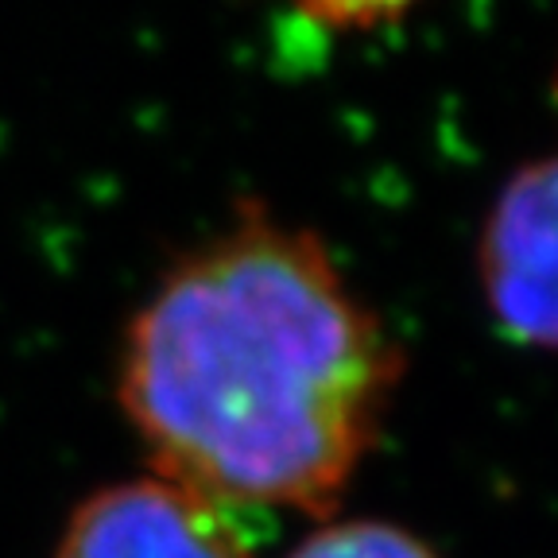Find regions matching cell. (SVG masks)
<instances>
[{
    "label": "cell",
    "instance_id": "6da1fadb",
    "mask_svg": "<svg viewBox=\"0 0 558 558\" xmlns=\"http://www.w3.org/2000/svg\"><path fill=\"white\" fill-rule=\"evenodd\" d=\"M400 380V341L323 236L253 202L159 279L121 353V408L156 473L221 508L326 515Z\"/></svg>",
    "mask_w": 558,
    "mask_h": 558
},
{
    "label": "cell",
    "instance_id": "7a4b0ae2",
    "mask_svg": "<svg viewBox=\"0 0 558 558\" xmlns=\"http://www.w3.org/2000/svg\"><path fill=\"white\" fill-rule=\"evenodd\" d=\"M477 279L508 341L558 349V148L500 183L477 236Z\"/></svg>",
    "mask_w": 558,
    "mask_h": 558
},
{
    "label": "cell",
    "instance_id": "3957f363",
    "mask_svg": "<svg viewBox=\"0 0 558 558\" xmlns=\"http://www.w3.org/2000/svg\"><path fill=\"white\" fill-rule=\"evenodd\" d=\"M54 558H256L233 512L167 477L109 485L70 515Z\"/></svg>",
    "mask_w": 558,
    "mask_h": 558
},
{
    "label": "cell",
    "instance_id": "277c9868",
    "mask_svg": "<svg viewBox=\"0 0 558 558\" xmlns=\"http://www.w3.org/2000/svg\"><path fill=\"white\" fill-rule=\"evenodd\" d=\"M288 558H438L418 535L384 520H341L306 535Z\"/></svg>",
    "mask_w": 558,
    "mask_h": 558
},
{
    "label": "cell",
    "instance_id": "5b68a950",
    "mask_svg": "<svg viewBox=\"0 0 558 558\" xmlns=\"http://www.w3.org/2000/svg\"><path fill=\"white\" fill-rule=\"evenodd\" d=\"M306 16H314L326 27H341V32H368V27L392 24V20L408 16L423 0H299Z\"/></svg>",
    "mask_w": 558,
    "mask_h": 558
}]
</instances>
